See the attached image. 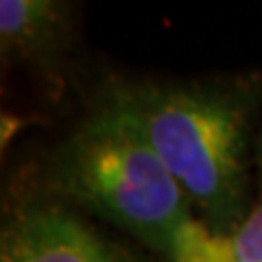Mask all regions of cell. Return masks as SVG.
Returning <instances> with one entry per match:
<instances>
[{
    "mask_svg": "<svg viewBox=\"0 0 262 262\" xmlns=\"http://www.w3.org/2000/svg\"><path fill=\"white\" fill-rule=\"evenodd\" d=\"M170 262H247L232 249L225 234H216L199 219H192L175 234L166 251Z\"/></svg>",
    "mask_w": 262,
    "mask_h": 262,
    "instance_id": "5b68a950",
    "label": "cell"
},
{
    "mask_svg": "<svg viewBox=\"0 0 262 262\" xmlns=\"http://www.w3.org/2000/svg\"><path fill=\"white\" fill-rule=\"evenodd\" d=\"M260 162H262V142H260Z\"/></svg>",
    "mask_w": 262,
    "mask_h": 262,
    "instance_id": "52a82bcc",
    "label": "cell"
},
{
    "mask_svg": "<svg viewBox=\"0 0 262 262\" xmlns=\"http://www.w3.org/2000/svg\"><path fill=\"white\" fill-rule=\"evenodd\" d=\"M55 186L162 253L194 219L186 192L110 98L61 146Z\"/></svg>",
    "mask_w": 262,
    "mask_h": 262,
    "instance_id": "7a4b0ae2",
    "label": "cell"
},
{
    "mask_svg": "<svg viewBox=\"0 0 262 262\" xmlns=\"http://www.w3.org/2000/svg\"><path fill=\"white\" fill-rule=\"evenodd\" d=\"M66 27V9L53 0H3L0 46L7 55L48 57Z\"/></svg>",
    "mask_w": 262,
    "mask_h": 262,
    "instance_id": "277c9868",
    "label": "cell"
},
{
    "mask_svg": "<svg viewBox=\"0 0 262 262\" xmlns=\"http://www.w3.org/2000/svg\"><path fill=\"white\" fill-rule=\"evenodd\" d=\"M232 249L247 262H262V203L256 206L232 234H227Z\"/></svg>",
    "mask_w": 262,
    "mask_h": 262,
    "instance_id": "8992f818",
    "label": "cell"
},
{
    "mask_svg": "<svg viewBox=\"0 0 262 262\" xmlns=\"http://www.w3.org/2000/svg\"><path fill=\"white\" fill-rule=\"evenodd\" d=\"M216 234L245 219V112L232 94L188 85H120L107 96Z\"/></svg>",
    "mask_w": 262,
    "mask_h": 262,
    "instance_id": "6da1fadb",
    "label": "cell"
},
{
    "mask_svg": "<svg viewBox=\"0 0 262 262\" xmlns=\"http://www.w3.org/2000/svg\"><path fill=\"white\" fill-rule=\"evenodd\" d=\"M0 262H140L120 245L55 206L18 212L3 232Z\"/></svg>",
    "mask_w": 262,
    "mask_h": 262,
    "instance_id": "3957f363",
    "label": "cell"
}]
</instances>
